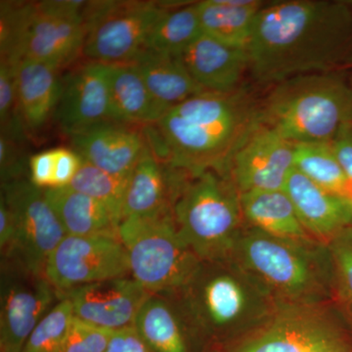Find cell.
Listing matches in <instances>:
<instances>
[{"label":"cell","instance_id":"d590c367","mask_svg":"<svg viewBox=\"0 0 352 352\" xmlns=\"http://www.w3.org/2000/svg\"><path fill=\"white\" fill-rule=\"evenodd\" d=\"M30 180L41 189L52 188L54 182V150L38 153L29 160Z\"/></svg>","mask_w":352,"mask_h":352},{"label":"cell","instance_id":"7a4b0ae2","mask_svg":"<svg viewBox=\"0 0 352 352\" xmlns=\"http://www.w3.org/2000/svg\"><path fill=\"white\" fill-rule=\"evenodd\" d=\"M259 103L247 88L206 91L178 104L146 127V141L162 164L226 175L229 160L258 122Z\"/></svg>","mask_w":352,"mask_h":352},{"label":"cell","instance_id":"9c48e42d","mask_svg":"<svg viewBox=\"0 0 352 352\" xmlns=\"http://www.w3.org/2000/svg\"><path fill=\"white\" fill-rule=\"evenodd\" d=\"M166 9L162 1H87L83 55L97 63L131 64Z\"/></svg>","mask_w":352,"mask_h":352},{"label":"cell","instance_id":"484cf974","mask_svg":"<svg viewBox=\"0 0 352 352\" xmlns=\"http://www.w3.org/2000/svg\"><path fill=\"white\" fill-rule=\"evenodd\" d=\"M266 3L258 0L199 1L201 31L231 47L247 50L256 17Z\"/></svg>","mask_w":352,"mask_h":352},{"label":"cell","instance_id":"83f0119b","mask_svg":"<svg viewBox=\"0 0 352 352\" xmlns=\"http://www.w3.org/2000/svg\"><path fill=\"white\" fill-rule=\"evenodd\" d=\"M201 34L198 2H187L166 9L150 32L145 50L182 56L184 50Z\"/></svg>","mask_w":352,"mask_h":352},{"label":"cell","instance_id":"60d3db41","mask_svg":"<svg viewBox=\"0 0 352 352\" xmlns=\"http://www.w3.org/2000/svg\"><path fill=\"white\" fill-rule=\"evenodd\" d=\"M349 69H352V62H351V67H349Z\"/></svg>","mask_w":352,"mask_h":352},{"label":"cell","instance_id":"1f68e13d","mask_svg":"<svg viewBox=\"0 0 352 352\" xmlns=\"http://www.w3.org/2000/svg\"><path fill=\"white\" fill-rule=\"evenodd\" d=\"M328 245L332 256L335 293L352 309V226Z\"/></svg>","mask_w":352,"mask_h":352},{"label":"cell","instance_id":"4fadbf2b","mask_svg":"<svg viewBox=\"0 0 352 352\" xmlns=\"http://www.w3.org/2000/svg\"><path fill=\"white\" fill-rule=\"evenodd\" d=\"M296 145L258 122L229 160L226 175L241 193L284 190L295 168Z\"/></svg>","mask_w":352,"mask_h":352},{"label":"cell","instance_id":"52a82bcc","mask_svg":"<svg viewBox=\"0 0 352 352\" xmlns=\"http://www.w3.org/2000/svg\"><path fill=\"white\" fill-rule=\"evenodd\" d=\"M87 36L82 16L71 15L56 0L1 1V60L32 61L60 71L82 53Z\"/></svg>","mask_w":352,"mask_h":352},{"label":"cell","instance_id":"e0dca14e","mask_svg":"<svg viewBox=\"0 0 352 352\" xmlns=\"http://www.w3.org/2000/svg\"><path fill=\"white\" fill-rule=\"evenodd\" d=\"M74 151L110 175L129 177L145 147L138 124L107 122L71 136Z\"/></svg>","mask_w":352,"mask_h":352},{"label":"cell","instance_id":"e575fe53","mask_svg":"<svg viewBox=\"0 0 352 352\" xmlns=\"http://www.w3.org/2000/svg\"><path fill=\"white\" fill-rule=\"evenodd\" d=\"M54 150V182L52 188L68 187L82 164V157L78 153L68 148Z\"/></svg>","mask_w":352,"mask_h":352},{"label":"cell","instance_id":"8fae6325","mask_svg":"<svg viewBox=\"0 0 352 352\" xmlns=\"http://www.w3.org/2000/svg\"><path fill=\"white\" fill-rule=\"evenodd\" d=\"M44 275L58 292L113 278L131 276L120 237L68 236L50 254Z\"/></svg>","mask_w":352,"mask_h":352},{"label":"cell","instance_id":"8d00e7d4","mask_svg":"<svg viewBox=\"0 0 352 352\" xmlns=\"http://www.w3.org/2000/svg\"><path fill=\"white\" fill-rule=\"evenodd\" d=\"M105 352H154L134 327L113 331Z\"/></svg>","mask_w":352,"mask_h":352},{"label":"cell","instance_id":"4dcf8cb0","mask_svg":"<svg viewBox=\"0 0 352 352\" xmlns=\"http://www.w3.org/2000/svg\"><path fill=\"white\" fill-rule=\"evenodd\" d=\"M61 300L34 328L21 352H61L73 321V307L67 298Z\"/></svg>","mask_w":352,"mask_h":352},{"label":"cell","instance_id":"44dd1931","mask_svg":"<svg viewBox=\"0 0 352 352\" xmlns=\"http://www.w3.org/2000/svg\"><path fill=\"white\" fill-rule=\"evenodd\" d=\"M44 196L66 235L120 237V220L100 201L69 186L44 189Z\"/></svg>","mask_w":352,"mask_h":352},{"label":"cell","instance_id":"f35d334b","mask_svg":"<svg viewBox=\"0 0 352 352\" xmlns=\"http://www.w3.org/2000/svg\"><path fill=\"white\" fill-rule=\"evenodd\" d=\"M331 145L342 170L352 183V122L340 131Z\"/></svg>","mask_w":352,"mask_h":352},{"label":"cell","instance_id":"5bb4252c","mask_svg":"<svg viewBox=\"0 0 352 352\" xmlns=\"http://www.w3.org/2000/svg\"><path fill=\"white\" fill-rule=\"evenodd\" d=\"M78 318L110 331L133 327L139 310L152 295L131 276L113 278L60 292Z\"/></svg>","mask_w":352,"mask_h":352},{"label":"cell","instance_id":"cb8c5ba5","mask_svg":"<svg viewBox=\"0 0 352 352\" xmlns=\"http://www.w3.org/2000/svg\"><path fill=\"white\" fill-rule=\"evenodd\" d=\"M171 210L168 170L145 143L129 177L122 220L127 217H151Z\"/></svg>","mask_w":352,"mask_h":352},{"label":"cell","instance_id":"f1b7e54d","mask_svg":"<svg viewBox=\"0 0 352 352\" xmlns=\"http://www.w3.org/2000/svg\"><path fill=\"white\" fill-rule=\"evenodd\" d=\"M295 168L322 189L352 206V183L327 143L296 144Z\"/></svg>","mask_w":352,"mask_h":352},{"label":"cell","instance_id":"74e56055","mask_svg":"<svg viewBox=\"0 0 352 352\" xmlns=\"http://www.w3.org/2000/svg\"><path fill=\"white\" fill-rule=\"evenodd\" d=\"M16 238L15 220L6 200L0 197V249L4 259L12 252Z\"/></svg>","mask_w":352,"mask_h":352},{"label":"cell","instance_id":"277c9868","mask_svg":"<svg viewBox=\"0 0 352 352\" xmlns=\"http://www.w3.org/2000/svg\"><path fill=\"white\" fill-rule=\"evenodd\" d=\"M231 258L263 283L280 307L320 305L335 293L329 245L274 237L245 226Z\"/></svg>","mask_w":352,"mask_h":352},{"label":"cell","instance_id":"d4e9b609","mask_svg":"<svg viewBox=\"0 0 352 352\" xmlns=\"http://www.w3.org/2000/svg\"><path fill=\"white\" fill-rule=\"evenodd\" d=\"M240 205L245 226L282 239L315 241L303 228L296 208L284 190L241 193Z\"/></svg>","mask_w":352,"mask_h":352},{"label":"cell","instance_id":"d6986e66","mask_svg":"<svg viewBox=\"0 0 352 352\" xmlns=\"http://www.w3.org/2000/svg\"><path fill=\"white\" fill-rule=\"evenodd\" d=\"M183 64L206 91L231 94L249 74L247 50L231 47L201 34L182 54Z\"/></svg>","mask_w":352,"mask_h":352},{"label":"cell","instance_id":"ac0fdd59","mask_svg":"<svg viewBox=\"0 0 352 352\" xmlns=\"http://www.w3.org/2000/svg\"><path fill=\"white\" fill-rule=\"evenodd\" d=\"M284 191L288 194L296 214L308 235L329 245L344 229L352 226V206L329 193L294 168Z\"/></svg>","mask_w":352,"mask_h":352},{"label":"cell","instance_id":"ffe728a7","mask_svg":"<svg viewBox=\"0 0 352 352\" xmlns=\"http://www.w3.org/2000/svg\"><path fill=\"white\" fill-rule=\"evenodd\" d=\"M18 108L25 131L36 132L54 116L63 88L59 71L41 63L15 65Z\"/></svg>","mask_w":352,"mask_h":352},{"label":"cell","instance_id":"603a6c76","mask_svg":"<svg viewBox=\"0 0 352 352\" xmlns=\"http://www.w3.org/2000/svg\"><path fill=\"white\" fill-rule=\"evenodd\" d=\"M131 65L138 72L155 100L166 112L206 90L194 80L182 56L143 50Z\"/></svg>","mask_w":352,"mask_h":352},{"label":"cell","instance_id":"f546056e","mask_svg":"<svg viewBox=\"0 0 352 352\" xmlns=\"http://www.w3.org/2000/svg\"><path fill=\"white\" fill-rule=\"evenodd\" d=\"M129 177L110 175L82 159L80 170L69 187L104 204L122 221Z\"/></svg>","mask_w":352,"mask_h":352},{"label":"cell","instance_id":"2e32d148","mask_svg":"<svg viewBox=\"0 0 352 352\" xmlns=\"http://www.w3.org/2000/svg\"><path fill=\"white\" fill-rule=\"evenodd\" d=\"M55 122L69 138L113 122L106 65L88 61L63 78V88L55 111Z\"/></svg>","mask_w":352,"mask_h":352},{"label":"cell","instance_id":"ba28073f","mask_svg":"<svg viewBox=\"0 0 352 352\" xmlns=\"http://www.w3.org/2000/svg\"><path fill=\"white\" fill-rule=\"evenodd\" d=\"M120 239L129 256L131 276L152 295L179 291L201 261L183 241L173 210L120 221Z\"/></svg>","mask_w":352,"mask_h":352},{"label":"cell","instance_id":"9a60e30c","mask_svg":"<svg viewBox=\"0 0 352 352\" xmlns=\"http://www.w3.org/2000/svg\"><path fill=\"white\" fill-rule=\"evenodd\" d=\"M333 320L323 305L280 307L232 352H309L338 327Z\"/></svg>","mask_w":352,"mask_h":352},{"label":"cell","instance_id":"6da1fadb","mask_svg":"<svg viewBox=\"0 0 352 352\" xmlns=\"http://www.w3.org/2000/svg\"><path fill=\"white\" fill-rule=\"evenodd\" d=\"M247 53L249 75L261 87L346 71L352 62L351 2H267L256 17Z\"/></svg>","mask_w":352,"mask_h":352},{"label":"cell","instance_id":"d6a6232c","mask_svg":"<svg viewBox=\"0 0 352 352\" xmlns=\"http://www.w3.org/2000/svg\"><path fill=\"white\" fill-rule=\"evenodd\" d=\"M113 332L75 316L61 352H105Z\"/></svg>","mask_w":352,"mask_h":352},{"label":"cell","instance_id":"836d02e7","mask_svg":"<svg viewBox=\"0 0 352 352\" xmlns=\"http://www.w3.org/2000/svg\"><path fill=\"white\" fill-rule=\"evenodd\" d=\"M23 139L1 133L0 136V173L1 184L21 179L25 170V161L21 151Z\"/></svg>","mask_w":352,"mask_h":352},{"label":"cell","instance_id":"7402d4cb","mask_svg":"<svg viewBox=\"0 0 352 352\" xmlns=\"http://www.w3.org/2000/svg\"><path fill=\"white\" fill-rule=\"evenodd\" d=\"M111 120L129 124H156L166 113L131 64L106 65Z\"/></svg>","mask_w":352,"mask_h":352},{"label":"cell","instance_id":"30bf717a","mask_svg":"<svg viewBox=\"0 0 352 352\" xmlns=\"http://www.w3.org/2000/svg\"><path fill=\"white\" fill-rule=\"evenodd\" d=\"M1 188L16 226L12 252L4 261L44 274L50 254L67 236L63 226L46 200L44 189L31 180H13L1 184Z\"/></svg>","mask_w":352,"mask_h":352},{"label":"cell","instance_id":"5b68a950","mask_svg":"<svg viewBox=\"0 0 352 352\" xmlns=\"http://www.w3.org/2000/svg\"><path fill=\"white\" fill-rule=\"evenodd\" d=\"M176 228L201 261L231 258L245 223L240 194L228 176L168 168Z\"/></svg>","mask_w":352,"mask_h":352},{"label":"cell","instance_id":"ab89813d","mask_svg":"<svg viewBox=\"0 0 352 352\" xmlns=\"http://www.w3.org/2000/svg\"><path fill=\"white\" fill-rule=\"evenodd\" d=\"M309 352H352V344L338 326L317 342Z\"/></svg>","mask_w":352,"mask_h":352},{"label":"cell","instance_id":"3957f363","mask_svg":"<svg viewBox=\"0 0 352 352\" xmlns=\"http://www.w3.org/2000/svg\"><path fill=\"white\" fill-rule=\"evenodd\" d=\"M173 294L179 295L175 307L185 323L214 336L254 333L280 307L263 283L233 258L201 261L188 284Z\"/></svg>","mask_w":352,"mask_h":352},{"label":"cell","instance_id":"4316f807","mask_svg":"<svg viewBox=\"0 0 352 352\" xmlns=\"http://www.w3.org/2000/svg\"><path fill=\"white\" fill-rule=\"evenodd\" d=\"M134 328L154 352H188L185 322L163 295H151L139 310Z\"/></svg>","mask_w":352,"mask_h":352},{"label":"cell","instance_id":"7c38bea8","mask_svg":"<svg viewBox=\"0 0 352 352\" xmlns=\"http://www.w3.org/2000/svg\"><path fill=\"white\" fill-rule=\"evenodd\" d=\"M61 300L44 274L2 261L0 352H21L34 328Z\"/></svg>","mask_w":352,"mask_h":352},{"label":"cell","instance_id":"8992f818","mask_svg":"<svg viewBox=\"0 0 352 352\" xmlns=\"http://www.w3.org/2000/svg\"><path fill=\"white\" fill-rule=\"evenodd\" d=\"M258 122L293 144H330L352 122V80L346 71L308 74L270 87Z\"/></svg>","mask_w":352,"mask_h":352}]
</instances>
